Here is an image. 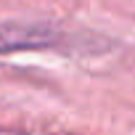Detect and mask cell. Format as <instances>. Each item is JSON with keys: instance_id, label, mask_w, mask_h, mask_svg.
Here are the masks:
<instances>
[{"instance_id": "6da1fadb", "label": "cell", "mask_w": 135, "mask_h": 135, "mask_svg": "<svg viewBox=\"0 0 135 135\" xmlns=\"http://www.w3.org/2000/svg\"><path fill=\"white\" fill-rule=\"evenodd\" d=\"M50 42H56V32L50 27H42V24H19V21L0 24V53L45 48Z\"/></svg>"}]
</instances>
